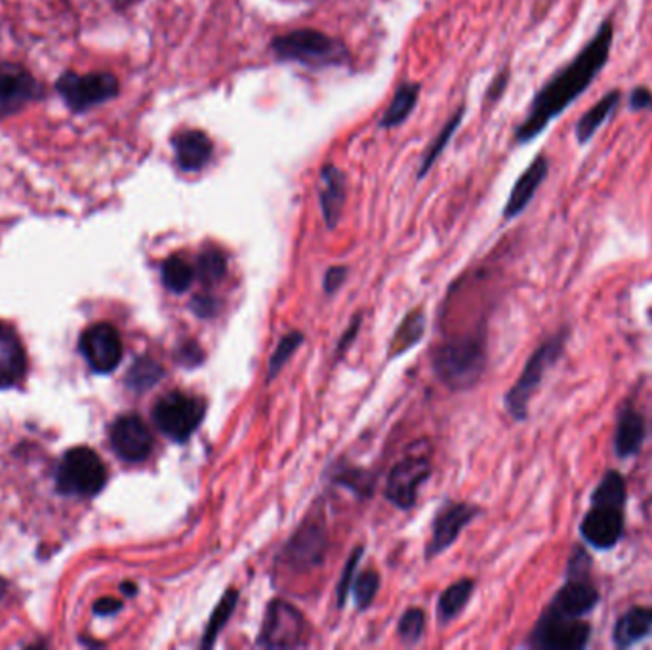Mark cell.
Returning a JSON list of instances; mask_svg holds the SVG:
<instances>
[{"instance_id":"20","label":"cell","mask_w":652,"mask_h":650,"mask_svg":"<svg viewBox=\"0 0 652 650\" xmlns=\"http://www.w3.org/2000/svg\"><path fill=\"white\" fill-rule=\"evenodd\" d=\"M319 199H321L326 225L330 229H334L342 216V208L346 203V178H344L342 170H338L332 164L325 166L321 172Z\"/></svg>"},{"instance_id":"23","label":"cell","mask_w":652,"mask_h":650,"mask_svg":"<svg viewBox=\"0 0 652 650\" xmlns=\"http://www.w3.org/2000/svg\"><path fill=\"white\" fill-rule=\"evenodd\" d=\"M620 100H622V94L618 90H612L609 94H605L599 102L595 103L590 111H586L582 115V119L576 124V140H578V143L586 145V143L590 142L591 138L599 132V128L616 111V107L620 105Z\"/></svg>"},{"instance_id":"25","label":"cell","mask_w":652,"mask_h":650,"mask_svg":"<svg viewBox=\"0 0 652 650\" xmlns=\"http://www.w3.org/2000/svg\"><path fill=\"white\" fill-rule=\"evenodd\" d=\"M418 92H420V86L418 84H414V82L403 84L395 92L393 100L389 103L386 115L380 121V126L382 128H393V126H399V124L407 121L408 115L412 113L414 105L418 102Z\"/></svg>"},{"instance_id":"22","label":"cell","mask_w":652,"mask_h":650,"mask_svg":"<svg viewBox=\"0 0 652 650\" xmlns=\"http://www.w3.org/2000/svg\"><path fill=\"white\" fill-rule=\"evenodd\" d=\"M645 433H647L645 418L635 408H624L614 437L616 454L620 458H630L633 454H637L639 448L643 447Z\"/></svg>"},{"instance_id":"21","label":"cell","mask_w":652,"mask_h":650,"mask_svg":"<svg viewBox=\"0 0 652 650\" xmlns=\"http://www.w3.org/2000/svg\"><path fill=\"white\" fill-rule=\"evenodd\" d=\"M652 637V609L635 607L620 616L614 628V643L618 649H632Z\"/></svg>"},{"instance_id":"16","label":"cell","mask_w":652,"mask_h":650,"mask_svg":"<svg viewBox=\"0 0 652 650\" xmlns=\"http://www.w3.org/2000/svg\"><path fill=\"white\" fill-rule=\"evenodd\" d=\"M477 515L479 509L471 504H447L433 521V534L426 549V557L433 559L449 549Z\"/></svg>"},{"instance_id":"38","label":"cell","mask_w":652,"mask_h":650,"mask_svg":"<svg viewBox=\"0 0 652 650\" xmlns=\"http://www.w3.org/2000/svg\"><path fill=\"white\" fill-rule=\"evenodd\" d=\"M346 267H330L325 275V290L328 294H334L342 283L346 281Z\"/></svg>"},{"instance_id":"37","label":"cell","mask_w":652,"mask_h":650,"mask_svg":"<svg viewBox=\"0 0 652 650\" xmlns=\"http://www.w3.org/2000/svg\"><path fill=\"white\" fill-rule=\"evenodd\" d=\"M630 107L632 111H645V109H652V92L645 86L633 88L630 94Z\"/></svg>"},{"instance_id":"13","label":"cell","mask_w":652,"mask_h":650,"mask_svg":"<svg viewBox=\"0 0 652 650\" xmlns=\"http://www.w3.org/2000/svg\"><path fill=\"white\" fill-rule=\"evenodd\" d=\"M326 530L319 521H306L286 542L283 557L286 565L298 572L313 570L325 561Z\"/></svg>"},{"instance_id":"28","label":"cell","mask_w":652,"mask_h":650,"mask_svg":"<svg viewBox=\"0 0 652 650\" xmlns=\"http://www.w3.org/2000/svg\"><path fill=\"white\" fill-rule=\"evenodd\" d=\"M161 275H163L164 286L168 290L182 294L193 283L197 271L191 267L189 262H185L182 256H170L163 264Z\"/></svg>"},{"instance_id":"9","label":"cell","mask_w":652,"mask_h":650,"mask_svg":"<svg viewBox=\"0 0 652 650\" xmlns=\"http://www.w3.org/2000/svg\"><path fill=\"white\" fill-rule=\"evenodd\" d=\"M431 471L433 468H431L428 450L424 452L420 450V445H416V450H408L407 456L399 460L391 469L386 498L395 508H412L418 500L420 488L428 481Z\"/></svg>"},{"instance_id":"35","label":"cell","mask_w":652,"mask_h":650,"mask_svg":"<svg viewBox=\"0 0 652 650\" xmlns=\"http://www.w3.org/2000/svg\"><path fill=\"white\" fill-rule=\"evenodd\" d=\"M361 555H363V548L355 549L346 563V569L342 572V580L338 584V607H344L347 593L353 588V574H357V565H359Z\"/></svg>"},{"instance_id":"14","label":"cell","mask_w":652,"mask_h":650,"mask_svg":"<svg viewBox=\"0 0 652 650\" xmlns=\"http://www.w3.org/2000/svg\"><path fill=\"white\" fill-rule=\"evenodd\" d=\"M111 445L123 460L138 464L149 458L153 435L140 416L126 414L117 418L111 427Z\"/></svg>"},{"instance_id":"6","label":"cell","mask_w":652,"mask_h":650,"mask_svg":"<svg viewBox=\"0 0 652 650\" xmlns=\"http://www.w3.org/2000/svg\"><path fill=\"white\" fill-rule=\"evenodd\" d=\"M107 481V468L98 452L77 447L65 452L56 473V485L65 496L92 498L102 492Z\"/></svg>"},{"instance_id":"19","label":"cell","mask_w":652,"mask_h":650,"mask_svg":"<svg viewBox=\"0 0 652 650\" xmlns=\"http://www.w3.org/2000/svg\"><path fill=\"white\" fill-rule=\"evenodd\" d=\"M25 351L14 330L0 325V389L18 386L25 376Z\"/></svg>"},{"instance_id":"26","label":"cell","mask_w":652,"mask_h":650,"mask_svg":"<svg viewBox=\"0 0 652 650\" xmlns=\"http://www.w3.org/2000/svg\"><path fill=\"white\" fill-rule=\"evenodd\" d=\"M473 590H475V582L469 580V578H464L456 584H452L450 588L443 591L441 599H439V618L441 622H450L454 620L462 610L466 609L471 595H473Z\"/></svg>"},{"instance_id":"1","label":"cell","mask_w":652,"mask_h":650,"mask_svg":"<svg viewBox=\"0 0 652 650\" xmlns=\"http://www.w3.org/2000/svg\"><path fill=\"white\" fill-rule=\"evenodd\" d=\"M612 41L614 23L612 20H605L597 29L595 37L582 48V52L540 88V92L532 100L527 119L515 132L517 142H532L550 126L553 119L567 111V107L590 88L609 61Z\"/></svg>"},{"instance_id":"3","label":"cell","mask_w":652,"mask_h":650,"mask_svg":"<svg viewBox=\"0 0 652 650\" xmlns=\"http://www.w3.org/2000/svg\"><path fill=\"white\" fill-rule=\"evenodd\" d=\"M626 481L618 471H607L591 494V508L582 525V538L595 549H611L624 534Z\"/></svg>"},{"instance_id":"5","label":"cell","mask_w":652,"mask_h":650,"mask_svg":"<svg viewBox=\"0 0 652 650\" xmlns=\"http://www.w3.org/2000/svg\"><path fill=\"white\" fill-rule=\"evenodd\" d=\"M271 48L281 60L298 61L311 67L338 65L346 60V48L342 42L313 29L290 31L271 42Z\"/></svg>"},{"instance_id":"15","label":"cell","mask_w":652,"mask_h":650,"mask_svg":"<svg viewBox=\"0 0 652 650\" xmlns=\"http://www.w3.org/2000/svg\"><path fill=\"white\" fill-rule=\"evenodd\" d=\"M41 96V86L16 63L0 65V119L23 109Z\"/></svg>"},{"instance_id":"2","label":"cell","mask_w":652,"mask_h":650,"mask_svg":"<svg viewBox=\"0 0 652 650\" xmlns=\"http://www.w3.org/2000/svg\"><path fill=\"white\" fill-rule=\"evenodd\" d=\"M588 555L578 551L572 557L567 582L550 605L542 612L536 628L530 633V645L542 650H580L590 641L591 626L584 622L599 603V591L593 586L584 565Z\"/></svg>"},{"instance_id":"41","label":"cell","mask_w":652,"mask_h":650,"mask_svg":"<svg viewBox=\"0 0 652 650\" xmlns=\"http://www.w3.org/2000/svg\"><path fill=\"white\" fill-rule=\"evenodd\" d=\"M359 325H361V319H355V321H353V325L347 328L346 336H344V338L340 340V344H338V351H340V353H342L344 349H347V346L351 344V340H353V338H355V334L359 332Z\"/></svg>"},{"instance_id":"40","label":"cell","mask_w":652,"mask_h":650,"mask_svg":"<svg viewBox=\"0 0 652 650\" xmlns=\"http://www.w3.org/2000/svg\"><path fill=\"white\" fill-rule=\"evenodd\" d=\"M193 311L199 315V317H212L216 313V302L212 298H195L193 302Z\"/></svg>"},{"instance_id":"17","label":"cell","mask_w":652,"mask_h":650,"mask_svg":"<svg viewBox=\"0 0 652 650\" xmlns=\"http://www.w3.org/2000/svg\"><path fill=\"white\" fill-rule=\"evenodd\" d=\"M548 159L544 155L536 157L529 168L521 174V178L515 182L513 189H511L510 199L504 208V218L511 220L515 216H519L527 206H529L532 197L536 195L538 187L546 180L548 176Z\"/></svg>"},{"instance_id":"34","label":"cell","mask_w":652,"mask_h":650,"mask_svg":"<svg viewBox=\"0 0 652 650\" xmlns=\"http://www.w3.org/2000/svg\"><path fill=\"white\" fill-rule=\"evenodd\" d=\"M462 117H464V111L460 109L452 119H450L449 122H447V126L443 128V132L439 134V138L433 142V145H431V149H429L428 153H426V157H424V163H422V168H420V178H424L426 174L429 172V168H431V164L435 163L437 161V157H439V153L445 149V145L450 142V138H452V134L458 130V126H460V121H462Z\"/></svg>"},{"instance_id":"32","label":"cell","mask_w":652,"mask_h":650,"mask_svg":"<svg viewBox=\"0 0 652 650\" xmlns=\"http://www.w3.org/2000/svg\"><path fill=\"white\" fill-rule=\"evenodd\" d=\"M380 590V576L374 570H365L359 574V578L353 582V597L357 609L365 610L372 605Z\"/></svg>"},{"instance_id":"36","label":"cell","mask_w":652,"mask_h":650,"mask_svg":"<svg viewBox=\"0 0 652 650\" xmlns=\"http://www.w3.org/2000/svg\"><path fill=\"white\" fill-rule=\"evenodd\" d=\"M178 359L185 366L201 365L203 363V351H201V347L197 346L195 342L184 344V346L180 347V351H178Z\"/></svg>"},{"instance_id":"10","label":"cell","mask_w":652,"mask_h":650,"mask_svg":"<svg viewBox=\"0 0 652 650\" xmlns=\"http://www.w3.org/2000/svg\"><path fill=\"white\" fill-rule=\"evenodd\" d=\"M306 620L302 612L286 601H271L265 610L258 645L265 649H294L304 645Z\"/></svg>"},{"instance_id":"8","label":"cell","mask_w":652,"mask_h":650,"mask_svg":"<svg viewBox=\"0 0 652 650\" xmlns=\"http://www.w3.org/2000/svg\"><path fill=\"white\" fill-rule=\"evenodd\" d=\"M206 403L182 391L166 393L153 408V422L176 443H185L203 422Z\"/></svg>"},{"instance_id":"31","label":"cell","mask_w":652,"mask_h":650,"mask_svg":"<svg viewBox=\"0 0 652 650\" xmlns=\"http://www.w3.org/2000/svg\"><path fill=\"white\" fill-rule=\"evenodd\" d=\"M302 342H304V334L302 332H296V330L290 332V334H286L285 338L279 342V346H277V349L271 355L269 368H267L269 380L277 378V374L285 368L288 359L296 353L298 347L302 346Z\"/></svg>"},{"instance_id":"24","label":"cell","mask_w":652,"mask_h":650,"mask_svg":"<svg viewBox=\"0 0 652 650\" xmlns=\"http://www.w3.org/2000/svg\"><path fill=\"white\" fill-rule=\"evenodd\" d=\"M424 332H426V315L422 311H412L393 334V340L389 344V357L395 359L407 353L410 347L416 346L424 338Z\"/></svg>"},{"instance_id":"29","label":"cell","mask_w":652,"mask_h":650,"mask_svg":"<svg viewBox=\"0 0 652 650\" xmlns=\"http://www.w3.org/2000/svg\"><path fill=\"white\" fill-rule=\"evenodd\" d=\"M161 378H163V366L149 357H143L130 368L128 386L132 387L134 391H145V389L155 386Z\"/></svg>"},{"instance_id":"43","label":"cell","mask_w":652,"mask_h":650,"mask_svg":"<svg viewBox=\"0 0 652 650\" xmlns=\"http://www.w3.org/2000/svg\"><path fill=\"white\" fill-rule=\"evenodd\" d=\"M4 595H6V582L0 578V601H2Z\"/></svg>"},{"instance_id":"42","label":"cell","mask_w":652,"mask_h":650,"mask_svg":"<svg viewBox=\"0 0 652 650\" xmlns=\"http://www.w3.org/2000/svg\"><path fill=\"white\" fill-rule=\"evenodd\" d=\"M121 590H123V593H126V595H136L138 588H136V584H132V582H124L123 586H121Z\"/></svg>"},{"instance_id":"12","label":"cell","mask_w":652,"mask_h":650,"mask_svg":"<svg viewBox=\"0 0 652 650\" xmlns=\"http://www.w3.org/2000/svg\"><path fill=\"white\" fill-rule=\"evenodd\" d=\"M81 351L94 372L109 374L123 359V342L115 326L98 323L82 332Z\"/></svg>"},{"instance_id":"4","label":"cell","mask_w":652,"mask_h":650,"mask_svg":"<svg viewBox=\"0 0 652 650\" xmlns=\"http://www.w3.org/2000/svg\"><path fill=\"white\" fill-rule=\"evenodd\" d=\"M487 363L485 344L475 338H456L439 347L433 357V368L437 376L452 389H468L473 386Z\"/></svg>"},{"instance_id":"11","label":"cell","mask_w":652,"mask_h":650,"mask_svg":"<svg viewBox=\"0 0 652 650\" xmlns=\"http://www.w3.org/2000/svg\"><path fill=\"white\" fill-rule=\"evenodd\" d=\"M58 92L71 109L84 111L115 98L119 92V82L109 73H65L58 81Z\"/></svg>"},{"instance_id":"30","label":"cell","mask_w":652,"mask_h":650,"mask_svg":"<svg viewBox=\"0 0 652 650\" xmlns=\"http://www.w3.org/2000/svg\"><path fill=\"white\" fill-rule=\"evenodd\" d=\"M225 269H227V262H225V256L220 250L208 248L199 256L197 275L203 281V285L212 286L216 285L218 281H222Z\"/></svg>"},{"instance_id":"18","label":"cell","mask_w":652,"mask_h":650,"mask_svg":"<svg viewBox=\"0 0 652 650\" xmlns=\"http://www.w3.org/2000/svg\"><path fill=\"white\" fill-rule=\"evenodd\" d=\"M172 145L176 151V163L184 172L203 170L214 153V145L201 130H185L172 140Z\"/></svg>"},{"instance_id":"7","label":"cell","mask_w":652,"mask_h":650,"mask_svg":"<svg viewBox=\"0 0 652 650\" xmlns=\"http://www.w3.org/2000/svg\"><path fill=\"white\" fill-rule=\"evenodd\" d=\"M565 344H567V332H559L538 347L534 351V355L530 357L521 378L515 382V386L511 387L506 395V408L515 420L527 418L532 395L542 384L546 372L559 361L561 353L565 351Z\"/></svg>"},{"instance_id":"39","label":"cell","mask_w":652,"mask_h":650,"mask_svg":"<svg viewBox=\"0 0 652 650\" xmlns=\"http://www.w3.org/2000/svg\"><path fill=\"white\" fill-rule=\"evenodd\" d=\"M121 609H123V603L119 599H113V597H103L100 601H96V605H94V612L100 614V616H113Z\"/></svg>"},{"instance_id":"33","label":"cell","mask_w":652,"mask_h":650,"mask_svg":"<svg viewBox=\"0 0 652 650\" xmlns=\"http://www.w3.org/2000/svg\"><path fill=\"white\" fill-rule=\"evenodd\" d=\"M424 628H426V614H424V610L408 609L401 616L399 624H397V635H399V639L403 643L412 645V643H416L422 637Z\"/></svg>"},{"instance_id":"27","label":"cell","mask_w":652,"mask_h":650,"mask_svg":"<svg viewBox=\"0 0 652 650\" xmlns=\"http://www.w3.org/2000/svg\"><path fill=\"white\" fill-rule=\"evenodd\" d=\"M237 601H239V593H237V590L225 591L224 597L220 599L218 607H216L214 612H212V616H210V620H208V626H206V630H204L203 643H201L203 649L214 647V643H216L220 631L224 630L225 624H227L229 618H231V614H233L235 609H237Z\"/></svg>"}]
</instances>
